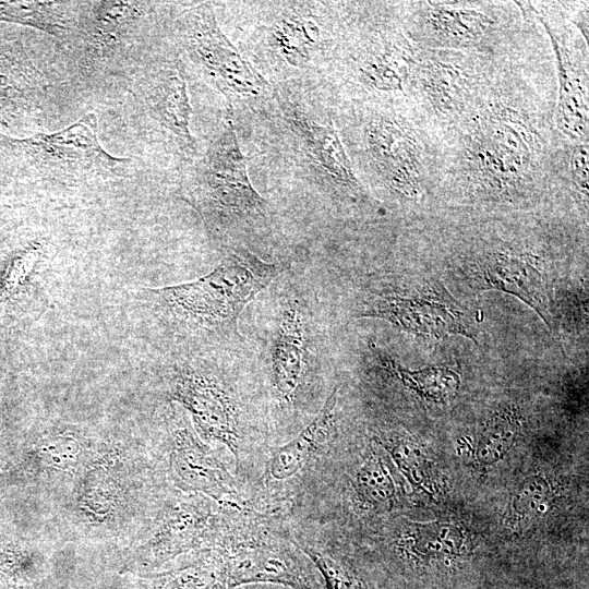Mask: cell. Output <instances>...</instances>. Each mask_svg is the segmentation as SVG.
Instances as JSON below:
<instances>
[{
	"mask_svg": "<svg viewBox=\"0 0 589 589\" xmlns=\"http://www.w3.org/2000/svg\"><path fill=\"white\" fill-rule=\"evenodd\" d=\"M538 37L502 56L468 115L441 136L440 182L471 201L515 203L556 180L554 60Z\"/></svg>",
	"mask_w": 589,
	"mask_h": 589,
	"instance_id": "1",
	"label": "cell"
},
{
	"mask_svg": "<svg viewBox=\"0 0 589 589\" xmlns=\"http://www.w3.org/2000/svg\"><path fill=\"white\" fill-rule=\"evenodd\" d=\"M332 112L362 184L410 203L440 182L441 140L410 99L334 103Z\"/></svg>",
	"mask_w": 589,
	"mask_h": 589,
	"instance_id": "2",
	"label": "cell"
},
{
	"mask_svg": "<svg viewBox=\"0 0 589 589\" xmlns=\"http://www.w3.org/2000/svg\"><path fill=\"white\" fill-rule=\"evenodd\" d=\"M416 52L399 2H348L337 48L318 85L335 103L406 99Z\"/></svg>",
	"mask_w": 589,
	"mask_h": 589,
	"instance_id": "3",
	"label": "cell"
},
{
	"mask_svg": "<svg viewBox=\"0 0 589 589\" xmlns=\"http://www.w3.org/2000/svg\"><path fill=\"white\" fill-rule=\"evenodd\" d=\"M240 52L272 86L317 85L337 48L347 2H248Z\"/></svg>",
	"mask_w": 589,
	"mask_h": 589,
	"instance_id": "4",
	"label": "cell"
},
{
	"mask_svg": "<svg viewBox=\"0 0 589 589\" xmlns=\"http://www.w3.org/2000/svg\"><path fill=\"white\" fill-rule=\"evenodd\" d=\"M271 97L257 110L268 119L274 149L290 161L294 176L329 202L346 206L374 204L357 177L335 124L332 109H312L301 84L273 86Z\"/></svg>",
	"mask_w": 589,
	"mask_h": 589,
	"instance_id": "5",
	"label": "cell"
},
{
	"mask_svg": "<svg viewBox=\"0 0 589 589\" xmlns=\"http://www.w3.org/2000/svg\"><path fill=\"white\" fill-rule=\"evenodd\" d=\"M228 249L207 275L151 292L177 323L232 341L240 337L238 320L242 310L290 265L263 261L242 245Z\"/></svg>",
	"mask_w": 589,
	"mask_h": 589,
	"instance_id": "6",
	"label": "cell"
},
{
	"mask_svg": "<svg viewBox=\"0 0 589 589\" xmlns=\"http://www.w3.org/2000/svg\"><path fill=\"white\" fill-rule=\"evenodd\" d=\"M227 107L225 119L204 155L192 165L188 201L217 237L237 238L261 231L271 223V206L251 183L250 157L242 153Z\"/></svg>",
	"mask_w": 589,
	"mask_h": 589,
	"instance_id": "7",
	"label": "cell"
},
{
	"mask_svg": "<svg viewBox=\"0 0 589 589\" xmlns=\"http://www.w3.org/2000/svg\"><path fill=\"white\" fill-rule=\"evenodd\" d=\"M405 31L418 47L506 53L531 21L528 2L413 1L399 2Z\"/></svg>",
	"mask_w": 589,
	"mask_h": 589,
	"instance_id": "8",
	"label": "cell"
},
{
	"mask_svg": "<svg viewBox=\"0 0 589 589\" xmlns=\"http://www.w3.org/2000/svg\"><path fill=\"white\" fill-rule=\"evenodd\" d=\"M502 56L417 46L408 98L440 139L468 115Z\"/></svg>",
	"mask_w": 589,
	"mask_h": 589,
	"instance_id": "9",
	"label": "cell"
},
{
	"mask_svg": "<svg viewBox=\"0 0 589 589\" xmlns=\"http://www.w3.org/2000/svg\"><path fill=\"white\" fill-rule=\"evenodd\" d=\"M171 35L178 53L188 58L204 80L220 92L227 106L256 109L272 95L266 82L223 32L214 5H192L173 20Z\"/></svg>",
	"mask_w": 589,
	"mask_h": 589,
	"instance_id": "10",
	"label": "cell"
},
{
	"mask_svg": "<svg viewBox=\"0 0 589 589\" xmlns=\"http://www.w3.org/2000/svg\"><path fill=\"white\" fill-rule=\"evenodd\" d=\"M537 22L544 29L551 45L556 76L554 125L558 136L567 143H586L589 134L588 41L574 27L557 3L536 5L529 2Z\"/></svg>",
	"mask_w": 589,
	"mask_h": 589,
	"instance_id": "11",
	"label": "cell"
},
{
	"mask_svg": "<svg viewBox=\"0 0 589 589\" xmlns=\"http://www.w3.org/2000/svg\"><path fill=\"white\" fill-rule=\"evenodd\" d=\"M170 397L188 410L204 440L227 446L239 459L242 410L237 393L224 376L205 368H177Z\"/></svg>",
	"mask_w": 589,
	"mask_h": 589,
	"instance_id": "12",
	"label": "cell"
},
{
	"mask_svg": "<svg viewBox=\"0 0 589 589\" xmlns=\"http://www.w3.org/2000/svg\"><path fill=\"white\" fill-rule=\"evenodd\" d=\"M40 169L57 178L110 176L124 170L128 159L110 155L97 136V120L87 113L50 133L15 142Z\"/></svg>",
	"mask_w": 589,
	"mask_h": 589,
	"instance_id": "13",
	"label": "cell"
},
{
	"mask_svg": "<svg viewBox=\"0 0 589 589\" xmlns=\"http://www.w3.org/2000/svg\"><path fill=\"white\" fill-rule=\"evenodd\" d=\"M356 317H377L420 336L441 338L460 334L469 338L464 313L444 290L405 291L390 286L373 288L354 311Z\"/></svg>",
	"mask_w": 589,
	"mask_h": 589,
	"instance_id": "14",
	"label": "cell"
},
{
	"mask_svg": "<svg viewBox=\"0 0 589 589\" xmlns=\"http://www.w3.org/2000/svg\"><path fill=\"white\" fill-rule=\"evenodd\" d=\"M133 93L161 134L193 163L199 156L190 129L192 106L183 60L168 56L151 61L136 76Z\"/></svg>",
	"mask_w": 589,
	"mask_h": 589,
	"instance_id": "15",
	"label": "cell"
},
{
	"mask_svg": "<svg viewBox=\"0 0 589 589\" xmlns=\"http://www.w3.org/2000/svg\"><path fill=\"white\" fill-rule=\"evenodd\" d=\"M155 4L120 0L83 2L73 38L81 47L83 69L100 71L127 56Z\"/></svg>",
	"mask_w": 589,
	"mask_h": 589,
	"instance_id": "16",
	"label": "cell"
},
{
	"mask_svg": "<svg viewBox=\"0 0 589 589\" xmlns=\"http://www.w3.org/2000/svg\"><path fill=\"white\" fill-rule=\"evenodd\" d=\"M219 552L227 586L276 584L292 589H324L312 563L284 541L255 536L238 537Z\"/></svg>",
	"mask_w": 589,
	"mask_h": 589,
	"instance_id": "17",
	"label": "cell"
},
{
	"mask_svg": "<svg viewBox=\"0 0 589 589\" xmlns=\"http://www.w3.org/2000/svg\"><path fill=\"white\" fill-rule=\"evenodd\" d=\"M310 315L303 302L281 306L268 340V378L279 404L293 406L312 356Z\"/></svg>",
	"mask_w": 589,
	"mask_h": 589,
	"instance_id": "18",
	"label": "cell"
},
{
	"mask_svg": "<svg viewBox=\"0 0 589 589\" xmlns=\"http://www.w3.org/2000/svg\"><path fill=\"white\" fill-rule=\"evenodd\" d=\"M213 524L214 516L205 501L176 502L165 512L147 541L134 550L127 570L158 567L179 554L200 548L209 537Z\"/></svg>",
	"mask_w": 589,
	"mask_h": 589,
	"instance_id": "19",
	"label": "cell"
},
{
	"mask_svg": "<svg viewBox=\"0 0 589 589\" xmlns=\"http://www.w3.org/2000/svg\"><path fill=\"white\" fill-rule=\"evenodd\" d=\"M170 464L181 485L221 503L233 504L238 500L233 478L190 428L173 432Z\"/></svg>",
	"mask_w": 589,
	"mask_h": 589,
	"instance_id": "20",
	"label": "cell"
},
{
	"mask_svg": "<svg viewBox=\"0 0 589 589\" xmlns=\"http://www.w3.org/2000/svg\"><path fill=\"white\" fill-rule=\"evenodd\" d=\"M486 288L514 294L529 304L550 325L551 297L537 257L508 252H492L480 262Z\"/></svg>",
	"mask_w": 589,
	"mask_h": 589,
	"instance_id": "21",
	"label": "cell"
},
{
	"mask_svg": "<svg viewBox=\"0 0 589 589\" xmlns=\"http://www.w3.org/2000/svg\"><path fill=\"white\" fill-rule=\"evenodd\" d=\"M82 436L72 431H55L27 443L17 458L7 468L10 482L31 479L47 472L76 469L85 456Z\"/></svg>",
	"mask_w": 589,
	"mask_h": 589,
	"instance_id": "22",
	"label": "cell"
},
{
	"mask_svg": "<svg viewBox=\"0 0 589 589\" xmlns=\"http://www.w3.org/2000/svg\"><path fill=\"white\" fill-rule=\"evenodd\" d=\"M335 423L336 389L321 411L294 438L274 450L268 462V477L274 480H286L297 474L329 441L335 431Z\"/></svg>",
	"mask_w": 589,
	"mask_h": 589,
	"instance_id": "23",
	"label": "cell"
},
{
	"mask_svg": "<svg viewBox=\"0 0 589 589\" xmlns=\"http://www.w3.org/2000/svg\"><path fill=\"white\" fill-rule=\"evenodd\" d=\"M75 3L64 1L0 2V20L29 25L58 39H73L79 21V15L73 14Z\"/></svg>",
	"mask_w": 589,
	"mask_h": 589,
	"instance_id": "24",
	"label": "cell"
},
{
	"mask_svg": "<svg viewBox=\"0 0 589 589\" xmlns=\"http://www.w3.org/2000/svg\"><path fill=\"white\" fill-rule=\"evenodd\" d=\"M135 589H228L224 558L207 552L183 567L144 575Z\"/></svg>",
	"mask_w": 589,
	"mask_h": 589,
	"instance_id": "25",
	"label": "cell"
},
{
	"mask_svg": "<svg viewBox=\"0 0 589 589\" xmlns=\"http://www.w3.org/2000/svg\"><path fill=\"white\" fill-rule=\"evenodd\" d=\"M376 365L386 373L399 378L405 385L418 389L431 397L443 398L456 390L458 386L457 374L446 368H428L421 371H408L401 368L382 350L370 346Z\"/></svg>",
	"mask_w": 589,
	"mask_h": 589,
	"instance_id": "26",
	"label": "cell"
},
{
	"mask_svg": "<svg viewBox=\"0 0 589 589\" xmlns=\"http://www.w3.org/2000/svg\"><path fill=\"white\" fill-rule=\"evenodd\" d=\"M81 484V504L89 516L101 519L115 508L119 498L117 476L103 466H94Z\"/></svg>",
	"mask_w": 589,
	"mask_h": 589,
	"instance_id": "27",
	"label": "cell"
},
{
	"mask_svg": "<svg viewBox=\"0 0 589 589\" xmlns=\"http://www.w3.org/2000/svg\"><path fill=\"white\" fill-rule=\"evenodd\" d=\"M37 561L15 540H0V589H25L33 580Z\"/></svg>",
	"mask_w": 589,
	"mask_h": 589,
	"instance_id": "28",
	"label": "cell"
},
{
	"mask_svg": "<svg viewBox=\"0 0 589 589\" xmlns=\"http://www.w3.org/2000/svg\"><path fill=\"white\" fill-rule=\"evenodd\" d=\"M320 575L324 589H365L351 569L332 555L311 545L300 544Z\"/></svg>",
	"mask_w": 589,
	"mask_h": 589,
	"instance_id": "29",
	"label": "cell"
},
{
	"mask_svg": "<svg viewBox=\"0 0 589 589\" xmlns=\"http://www.w3.org/2000/svg\"><path fill=\"white\" fill-rule=\"evenodd\" d=\"M43 253L40 241H33L17 251L8 262L0 281V297H11L29 277Z\"/></svg>",
	"mask_w": 589,
	"mask_h": 589,
	"instance_id": "30",
	"label": "cell"
},
{
	"mask_svg": "<svg viewBox=\"0 0 589 589\" xmlns=\"http://www.w3.org/2000/svg\"><path fill=\"white\" fill-rule=\"evenodd\" d=\"M359 490L363 497L374 504H383L394 493L392 480L378 459H370L358 473Z\"/></svg>",
	"mask_w": 589,
	"mask_h": 589,
	"instance_id": "31",
	"label": "cell"
}]
</instances>
